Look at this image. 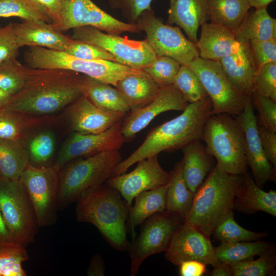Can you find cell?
<instances>
[{
	"label": "cell",
	"mask_w": 276,
	"mask_h": 276,
	"mask_svg": "<svg viewBox=\"0 0 276 276\" xmlns=\"http://www.w3.org/2000/svg\"><path fill=\"white\" fill-rule=\"evenodd\" d=\"M64 52L81 59L118 62L116 58L108 52L98 46L80 40L72 39Z\"/></svg>",
	"instance_id": "obj_44"
},
{
	"label": "cell",
	"mask_w": 276,
	"mask_h": 276,
	"mask_svg": "<svg viewBox=\"0 0 276 276\" xmlns=\"http://www.w3.org/2000/svg\"><path fill=\"white\" fill-rule=\"evenodd\" d=\"M167 184L159 188L143 191L135 197L134 205L130 209L127 229L135 237V227L154 214L165 211Z\"/></svg>",
	"instance_id": "obj_31"
},
{
	"label": "cell",
	"mask_w": 276,
	"mask_h": 276,
	"mask_svg": "<svg viewBox=\"0 0 276 276\" xmlns=\"http://www.w3.org/2000/svg\"><path fill=\"white\" fill-rule=\"evenodd\" d=\"M105 263L99 254H95L91 258L87 270L88 276H104Z\"/></svg>",
	"instance_id": "obj_53"
},
{
	"label": "cell",
	"mask_w": 276,
	"mask_h": 276,
	"mask_svg": "<svg viewBox=\"0 0 276 276\" xmlns=\"http://www.w3.org/2000/svg\"><path fill=\"white\" fill-rule=\"evenodd\" d=\"M61 8L57 18L51 22L58 31L90 26L107 34L118 35L130 32L140 33L136 24L121 21L112 16L91 0H60Z\"/></svg>",
	"instance_id": "obj_11"
},
{
	"label": "cell",
	"mask_w": 276,
	"mask_h": 276,
	"mask_svg": "<svg viewBox=\"0 0 276 276\" xmlns=\"http://www.w3.org/2000/svg\"><path fill=\"white\" fill-rule=\"evenodd\" d=\"M257 125L265 154L269 162L276 168V132L267 129L258 121Z\"/></svg>",
	"instance_id": "obj_50"
},
{
	"label": "cell",
	"mask_w": 276,
	"mask_h": 276,
	"mask_svg": "<svg viewBox=\"0 0 276 276\" xmlns=\"http://www.w3.org/2000/svg\"><path fill=\"white\" fill-rule=\"evenodd\" d=\"M181 65L171 57L157 56L153 63L143 70L162 87L173 84Z\"/></svg>",
	"instance_id": "obj_41"
},
{
	"label": "cell",
	"mask_w": 276,
	"mask_h": 276,
	"mask_svg": "<svg viewBox=\"0 0 276 276\" xmlns=\"http://www.w3.org/2000/svg\"><path fill=\"white\" fill-rule=\"evenodd\" d=\"M11 16L23 20L51 22L45 11L32 0H0V17Z\"/></svg>",
	"instance_id": "obj_37"
},
{
	"label": "cell",
	"mask_w": 276,
	"mask_h": 276,
	"mask_svg": "<svg viewBox=\"0 0 276 276\" xmlns=\"http://www.w3.org/2000/svg\"><path fill=\"white\" fill-rule=\"evenodd\" d=\"M166 259L179 266L185 261L195 260L213 266L220 262L210 238L195 227L182 223L175 231L167 250Z\"/></svg>",
	"instance_id": "obj_17"
},
{
	"label": "cell",
	"mask_w": 276,
	"mask_h": 276,
	"mask_svg": "<svg viewBox=\"0 0 276 276\" xmlns=\"http://www.w3.org/2000/svg\"><path fill=\"white\" fill-rule=\"evenodd\" d=\"M233 116L226 113L211 114L205 122L202 141L222 170L242 175L248 167L245 136L241 126Z\"/></svg>",
	"instance_id": "obj_6"
},
{
	"label": "cell",
	"mask_w": 276,
	"mask_h": 276,
	"mask_svg": "<svg viewBox=\"0 0 276 276\" xmlns=\"http://www.w3.org/2000/svg\"><path fill=\"white\" fill-rule=\"evenodd\" d=\"M234 34L239 42L276 38V19L267 7L249 10Z\"/></svg>",
	"instance_id": "obj_29"
},
{
	"label": "cell",
	"mask_w": 276,
	"mask_h": 276,
	"mask_svg": "<svg viewBox=\"0 0 276 276\" xmlns=\"http://www.w3.org/2000/svg\"><path fill=\"white\" fill-rule=\"evenodd\" d=\"M27 66L33 68H60L74 71L116 87L125 77L140 73L119 62L107 60H87L59 51L40 47H30L25 54Z\"/></svg>",
	"instance_id": "obj_7"
},
{
	"label": "cell",
	"mask_w": 276,
	"mask_h": 276,
	"mask_svg": "<svg viewBox=\"0 0 276 276\" xmlns=\"http://www.w3.org/2000/svg\"><path fill=\"white\" fill-rule=\"evenodd\" d=\"M59 120V117L32 116L3 110L0 111V139L24 143L34 130L55 125Z\"/></svg>",
	"instance_id": "obj_27"
},
{
	"label": "cell",
	"mask_w": 276,
	"mask_h": 276,
	"mask_svg": "<svg viewBox=\"0 0 276 276\" xmlns=\"http://www.w3.org/2000/svg\"><path fill=\"white\" fill-rule=\"evenodd\" d=\"M84 76L64 69L26 66L24 85L4 110L36 116L57 112L83 95Z\"/></svg>",
	"instance_id": "obj_1"
},
{
	"label": "cell",
	"mask_w": 276,
	"mask_h": 276,
	"mask_svg": "<svg viewBox=\"0 0 276 276\" xmlns=\"http://www.w3.org/2000/svg\"><path fill=\"white\" fill-rule=\"evenodd\" d=\"M136 24L145 33V40L157 56L171 57L181 64H189L199 57L196 44L178 27L165 24L152 9L144 11Z\"/></svg>",
	"instance_id": "obj_10"
},
{
	"label": "cell",
	"mask_w": 276,
	"mask_h": 276,
	"mask_svg": "<svg viewBox=\"0 0 276 276\" xmlns=\"http://www.w3.org/2000/svg\"><path fill=\"white\" fill-rule=\"evenodd\" d=\"M173 85L160 87L155 99L143 107L130 111L124 118L121 132L125 142H129L159 114L168 111L184 110L188 105Z\"/></svg>",
	"instance_id": "obj_18"
},
{
	"label": "cell",
	"mask_w": 276,
	"mask_h": 276,
	"mask_svg": "<svg viewBox=\"0 0 276 276\" xmlns=\"http://www.w3.org/2000/svg\"><path fill=\"white\" fill-rule=\"evenodd\" d=\"M243 175L234 200V209L246 214L262 211L275 217L276 191L262 190L247 172Z\"/></svg>",
	"instance_id": "obj_25"
},
{
	"label": "cell",
	"mask_w": 276,
	"mask_h": 276,
	"mask_svg": "<svg viewBox=\"0 0 276 276\" xmlns=\"http://www.w3.org/2000/svg\"><path fill=\"white\" fill-rule=\"evenodd\" d=\"M72 38L98 46L113 55L118 62L135 69L143 70L157 57L145 39H130L104 33L93 27L73 29Z\"/></svg>",
	"instance_id": "obj_12"
},
{
	"label": "cell",
	"mask_w": 276,
	"mask_h": 276,
	"mask_svg": "<svg viewBox=\"0 0 276 276\" xmlns=\"http://www.w3.org/2000/svg\"><path fill=\"white\" fill-rule=\"evenodd\" d=\"M189 65L199 78L211 100L212 114L226 113L236 116L243 111L247 99L234 87L218 61L199 56Z\"/></svg>",
	"instance_id": "obj_14"
},
{
	"label": "cell",
	"mask_w": 276,
	"mask_h": 276,
	"mask_svg": "<svg viewBox=\"0 0 276 276\" xmlns=\"http://www.w3.org/2000/svg\"><path fill=\"white\" fill-rule=\"evenodd\" d=\"M19 47L15 34L14 23L5 26L0 24V64L16 59Z\"/></svg>",
	"instance_id": "obj_47"
},
{
	"label": "cell",
	"mask_w": 276,
	"mask_h": 276,
	"mask_svg": "<svg viewBox=\"0 0 276 276\" xmlns=\"http://www.w3.org/2000/svg\"><path fill=\"white\" fill-rule=\"evenodd\" d=\"M180 217L166 212H157L142 223L140 233L129 243L130 275L135 276L149 256L166 251L177 229L183 223Z\"/></svg>",
	"instance_id": "obj_9"
},
{
	"label": "cell",
	"mask_w": 276,
	"mask_h": 276,
	"mask_svg": "<svg viewBox=\"0 0 276 276\" xmlns=\"http://www.w3.org/2000/svg\"><path fill=\"white\" fill-rule=\"evenodd\" d=\"M249 47L257 69L267 63L276 62V38L251 40Z\"/></svg>",
	"instance_id": "obj_48"
},
{
	"label": "cell",
	"mask_w": 276,
	"mask_h": 276,
	"mask_svg": "<svg viewBox=\"0 0 276 276\" xmlns=\"http://www.w3.org/2000/svg\"><path fill=\"white\" fill-rule=\"evenodd\" d=\"M250 7L255 9L267 7L274 0H247Z\"/></svg>",
	"instance_id": "obj_56"
},
{
	"label": "cell",
	"mask_w": 276,
	"mask_h": 276,
	"mask_svg": "<svg viewBox=\"0 0 276 276\" xmlns=\"http://www.w3.org/2000/svg\"><path fill=\"white\" fill-rule=\"evenodd\" d=\"M24 143L17 141L0 139V177L18 179L30 163Z\"/></svg>",
	"instance_id": "obj_34"
},
{
	"label": "cell",
	"mask_w": 276,
	"mask_h": 276,
	"mask_svg": "<svg viewBox=\"0 0 276 276\" xmlns=\"http://www.w3.org/2000/svg\"><path fill=\"white\" fill-rule=\"evenodd\" d=\"M206 265L197 261H185L179 265V274L180 276H201L206 271Z\"/></svg>",
	"instance_id": "obj_51"
},
{
	"label": "cell",
	"mask_w": 276,
	"mask_h": 276,
	"mask_svg": "<svg viewBox=\"0 0 276 276\" xmlns=\"http://www.w3.org/2000/svg\"><path fill=\"white\" fill-rule=\"evenodd\" d=\"M0 213L12 241L27 247L39 226L28 194L19 179L0 177Z\"/></svg>",
	"instance_id": "obj_8"
},
{
	"label": "cell",
	"mask_w": 276,
	"mask_h": 276,
	"mask_svg": "<svg viewBox=\"0 0 276 276\" xmlns=\"http://www.w3.org/2000/svg\"><path fill=\"white\" fill-rule=\"evenodd\" d=\"M250 98L252 105L259 112V122L267 129L276 132V102L256 89Z\"/></svg>",
	"instance_id": "obj_46"
},
{
	"label": "cell",
	"mask_w": 276,
	"mask_h": 276,
	"mask_svg": "<svg viewBox=\"0 0 276 276\" xmlns=\"http://www.w3.org/2000/svg\"><path fill=\"white\" fill-rule=\"evenodd\" d=\"M167 22L175 24L196 44L198 30L209 19L206 0H169Z\"/></svg>",
	"instance_id": "obj_24"
},
{
	"label": "cell",
	"mask_w": 276,
	"mask_h": 276,
	"mask_svg": "<svg viewBox=\"0 0 276 276\" xmlns=\"http://www.w3.org/2000/svg\"><path fill=\"white\" fill-rule=\"evenodd\" d=\"M14 28L20 48L40 47L64 51L72 40L46 22L23 20L20 23H14Z\"/></svg>",
	"instance_id": "obj_22"
},
{
	"label": "cell",
	"mask_w": 276,
	"mask_h": 276,
	"mask_svg": "<svg viewBox=\"0 0 276 276\" xmlns=\"http://www.w3.org/2000/svg\"><path fill=\"white\" fill-rule=\"evenodd\" d=\"M83 95L98 108L127 114L130 109L124 98L110 84L84 75Z\"/></svg>",
	"instance_id": "obj_30"
},
{
	"label": "cell",
	"mask_w": 276,
	"mask_h": 276,
	"mask_svg": "<svg viewBox=\"0 0 276 276\" xmlns=\"http://www.w3.org/2000/svg\"><path fill=\"white\" fill-rule=\"evenodd\" d=\"M255 89L276 102V62L267 63L257 70Z\"/></svg>",
	"instance_id": "obj_45"
},
{
	"label": "cell",
	"mask_w": 276,
	"mask_h": 276,
	"mask_svg": "<svg viewBox=\"0 0 276 276\" xmlns=\"http://www.w3.org/2000/svg\"><path fill=\"white\" fill-rule=\"evenodd\" d=\"M55 145L54 135L50 131H41L33 135L30 139L27 148L30 162L38 164L48 162L53 155Z\"/></svg>",
	"instance_id": "obj_43"
},
{
	"label": "cell",
	"mask_w": 276,
	"mask_h": 276,
	"mask_svg": "<svg viewBox=\"0 0 276 276\" xmlns=\"http://www.w3.org/2000/svg\"><path fill=\"white\" fill-rule=\"evenodd\" d=\"M126 101L130 111L139 109L152 101L160 87L143 70L119 80L115 87Z\"/></svg>",
	"instance_id": "obj_28"
},
{
	"label": "cell",
	"mask_w": 276,
	"mask_h": 276,
	"mask_svg": "<svg viewBox=\"0 0 276 276\" xmlns=\"http://www.w3.org/2000/svg\"><path fill=\"white\" fill-rule=\"evenodd\" d=\"M212 110L209 97L188 104L180 115L152 129L142 144L117 166L111 177L125 173L142 159L162 152L171 153L194 141H202L204 127Z\"/></svg>",
	"instance_id": "obj_2"
},
{
	"label": "cell",
	"mask_w": 276,
	"mask_h": 276,
	"mask_svg": "<svg viewBox=\"0 0 276 276\" xmlns=\"http://www.w3.org/2000/svg\"><path fill=\"white\" fill-rule=\"evenodd\" d=\"M76 202L78 221L94 225L114 249L127 250L126 224L131 206L117 190L105 182L87 190Z\"/></svg>",
	"instance_id": "obj_3"
},
{
	"label": "cell",
	"mask_w": 276,
	"mask_h": 276,
	"mask_svg": "<svg viewBox=\"0 0 276 276\" xmlns=\"http://www.w3.org/2000/svg\"><path fill=\"white\" fill-rule=\"evenodd\" d=\"M26 247L13 241L0 244V276H26L22 267L29 259Z\"/></svg>",
	"instance_id": "obj_36"
},
{
	"label": "cell",
	"mask_w": 276,
	"mask_h": 276,
	"mask_svg": "<svg viewBox=\"0 0 276 276\" xmlns=\"http://www.w3.org/2000/svg\"><path fill=\"white\" fill-rule=\"evenodd\" d=\"M234 276H269L275 273L276 254L274 248L256 260L229 264Z\"/></svg>",
	"instance_id": "obj_39"
},
{
	"label": "cell",
	"mask_w": 276,
	"mask_h": 276,
	"mask_svg": "<svg viewBox=\"0 0 276 276\" xmlns=\"http://www.w3.org/2000/svg\"><path fill=\"white\" fill-rule=\"evenodd\" d=\"M137 163L132 171L110 177L105 182L117 190L131 207L138 194L165 186L169 178V173L160 165L158 155L149 157Z\"/></svg>",
	"instance_id": "obj_16"
},
{
	"label": "cell",
	"mask_w": 276,
	"mask_h": 276,
	"mask_svg": "<svg viewBox=\"0 0 276 276\" xmlns=\"http://www.w3.org/2000/svg\"><path fill=\"white\" fill-rule=\"evenodd\" d=\"M58 173L53 166L37 167L30 163L19 178L31 200L39 226H48L56 221Z\"/></svg>",
	"instance_id": "obj_13"
},
{
	"label": "cell",
	"mask_w": 276,
	"mask_h": 276,
	"mask_svg": "<svg viewBox=\"0 0 276 276\" xmlns=\"http://www.w3.org/2000/svg\"><path fill=\"white\" fill-rule=\"evenodd\" d=\"M209 19L235 33L250 8L247 0H206Z\"/></svg>",
	"instance_id": "obj_33"
},
{
	"label": "cell",
	"mask_w": 276,
	"mask_h": 276,
	"mask_svg": "<svg viewBox=\"0 0 276 276\" xmlns=\"http://www.w3.org/2000/svg\"><path fill=\"white\" fill-rule=\"evenodd\" d=\"M173 84L189 104L208 97L199 78L189 64L181 65Z\"/></svg>",
	"instance_id": "obj_40"
},
{
	"label": "cell",
	"mask_w": 276,
	"mask_h": 276,
	"mask_svg": "<svg viewBox=\"0 0 276 276\" xmlns=\"http://www.w3.org/2000/svg\"><path fill=\"white\" fill-rule=\"evenodd\" d=\"M181 150L182 176L189 189L195 194L208 173L215 166L213 156L201 141L192 142Z\"/></svg>",
	"instance_id": "obj_26"
},
{
	"label": "cell",
	"mask_w": 276,
	"mask_h": 276,
	"mask_svg": "<svg viewBox=\"0 0 276 276\" xmlns=\"http://www.w3.org/2000/svg\"><path fill=\"white\" fill-rule=\"evenodd\" d=\"M25 67L17 59L0 64V89L12 96L22 88L25 81Z\"/></svg>",
	"instance_id": "obj_42"
},
{
	"label": "cell",
	"mask_w": 276,
	"mask_h": 276,
	"mask_svg": "<svg viewBox=\"0 0 276 276\" xmlns=\"http://www.w3.org/2000/svg\"><path fill=\"white\" fill-rule=\"evenodd\" d=\"M213 269L210 273L212 276H232L233 270L231 265L220 262L213 266Z\"/></svg>",
	"instance_id": "obj_54"
},
{
	"label": "cell",
	"mask_w": 276,
	"mask_h": 276,
	"mask_svg": "<svg viewBox=\"0 0 276 276\" xmlns=\"http://www.w3.org/2000/svg\"><path fill=\"white\" fill-rule=\"evenodd\" d=\"M270 243L261 240L236 243L221 242L215 247L216 257L221 262L232 264L254 259L270 249Z\"/></svg>",
	"instance_id": "obj_35"
},
{
	"label": "cell",
	"mask_w": 276,
	"mask_h": 276,
	"mask_svg": "<svg viewBox=\"0 0 276 276\" xmlns=\"http://www.w3.org/2000/svg\"><path fill=\"white\" fill-rule=\"evenodd\" d=\"M234 87L245 99L255 90L257 67L252 59L249 42H240L237 50L218 61Z\"/></svg>",
	"instance_id": "obj_21"
},
{
	"label": "cell",
	"mask_w": 276,
	"mask_h": 276,
	"mask_svg": "<svg viewBox=\"0 0 276 276\" xmlns=\"http://www.w3.org/2000/svg\"><path fill=\"white\" fill-rule=\"evenodd\" d=\"M48 14L51 19V22L58 17L60 8V0H32Z\"/></svg>",
	"instance_id": "obj_52"
},
{
	"label": "cell",
	"mask_w": 276,
	"mask_h": 276,
	"mask_svg": "<svg viewBox=\"0 0 276 276\" xmlns=\"http://www.w3.org/2000/svg\"><path fill=\"white\" fill-rule=\"evenodd\" d=\"M12 241L0 213V244Z\"/></svg>",
	"instance_id": "obj_55"
},
{
	"label": "cell",
	"mask_w": 276,
	"mask_h": 276,
	"mask_svg": "<svg viewBox=\"0 0 276 276\" xmlns=\"http://www.w3.org/2000/svg\"><path fill=\"white\" fill-rule=\"evenodd\" d=\"M200 36L195 44L199 56L203 59L219 61L234 53L240 42L235 34L226 28L212 22L201 26Z\"/></svg>",
	"instance_id": "obj_23"
},
{
	"label": "cell",
	"mask_w": 276,
	"mask_h": 276,
	"mask_svg": "<svg viewBox=\"0 0 276 276\" xmlns=\"http://www.w3.org/2000/svg\"><path fill=\"white\" fill-rule=\"evenodd\" d=\"M152 0H109L110 7L119 10L128 23L136 24L140 15L151 9Z\"/></svg>",
	"instance_id": "obj_49"
},
{
	"label": "cell",
	"mask_w": 276,
	"mask_h": 276,
	"mask_svg": "<svg viewBox=\"0 0 276 276\" xmlns=\"http://www.w3.org/2000/svg\"><path fill=\"white\" fill-rule=\"evenodd\" d=\"M194 196V194L189 189L184 180L181 162H179L169 173L165 211L184 220L191 209Z\"/></svg>",
	"instance_id": "obj_32"
},
{
	"label": "cell",
	"mask_w": 276,
	"mask_h": 276,
	"mask_svg": "<svg viewBox=\"0 0 276 276\" xmlns=\"http://www.w3.org/2000/svg\"><path fill=\"white\" fill-rule=\"evenodd\" d=\"M12 96L0 89V111L4 110Z\"/></svg>",
	"instance_id": "obj_57"
},
{
	"label": "cell",
	"mask_w": 276,
	"mask_h": 276,
	"mask_svg": "<svg viewBox=\"0 0 276 276\" xmlns=\"http://www.w3.org/2000/svg\"><path fill=\"white\" fill-rule=\"evenodd\" d=\"M235 117L244 133L247 165L256 183L261 187L267 181H275V167L267 159L262 146L250 98L246 99L243 111Z\"/></svg>",
	"instance_id": "obj_19"
},
{
	"label": "cell",
	"mask_w": 276,
	"mask_h": 276,
	"mask_svg": "<svg viewBox=\"0 0 276 276\" xmlns=\"http://www.w3.org/2000/svg\"><path fill=\"white\" fill-rule=\"evenodd\" d=\"M122 120L102 133L81 134L74 132L61 147L53 167L59 171L73 159L91 156L103 151L119 150L125 143L121 132Z\"/></svg>",
	"instance_id": "obj_15"
},
{
	"label": "cell",
	"mask_w": 276,
	"mask_h": 276,
	"mask_svg": "<svg viewBox=\"0 0 276 276\" xmlns=\"http://www.w3.org/2000/svg\"><path fill=\"white\" fill-rule=\"evenodd\" d=\"M212 234L216 239L225 243L257 241L267 235L266 232H252L242 227L236 222L234 212L219 223Z\"/></svg>",
	"instance_id": "obj_38"
},
{
	"label": "cell",
	"mask_w": 276,
	"mask_h": 276,
	"mask_svg": "<svg viewBox=\"0 0 276 276\" xmlns=\"http://www.w3.org/2000/svg\"><path fill=\"white\" fill-rule=\"evenodd\" d=\"M242 175L228 174L217 165L198 188L183 223L191 225L208 237L229 214L233 212Z\"/></svg>",
	"instance_id": "obj_4"
},
{
	"label": "cell",
	"mask_w": 276,
	"mask_h": 276,
	"mask_svg": "<svg viewBox=\"0 0 276 276\" xmlns=\"http://www.w3.org/2000/svg\"><path fill=\"white\" fill-rule=\"evenodd\" d=\"M63 113L70 130L81 134L103 132L126 116L98 108L84 95L68 105Z\"/></svg>",
	"instance_id": "obj_20"
},
{
	"label": "cell",
	"mask_w": 276,
	"mask_h": 276,
	"mask_svg": "<svg viewBox=\"0 0 276 276\" xmlns=\"http://www.w3.org/2000/svg\"><path fill=\"white\" fill-rule=\"evenodd\" d=\"M122 160L121 153L115 150L78 158L67 163L58 173V209H65L87 190L105 183Z\"/></svg>",
	"instance_id": "obj_5"
}]
</instances>
